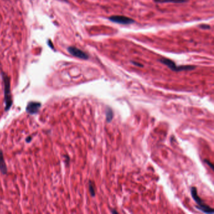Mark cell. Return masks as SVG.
Listing matches in <instances>:
<instances>
[{"label":"cell","instance_id":"6da1fadb","mask_svg":"<svg viewBox=\"0 0 214 214\" xmlns=\"http://www.w3.org/2000/svg\"><path fill=\"white\" fill-rule=\"evenodd\" d=\"M1 75L3 83H4V99L5 104V111H8L11 107H12L13 103L12 92H11L10 78L5 72H2Z\"/></svg>","mask_w":214,"mask_h":214},{"label":"cell","instance_id":"7a4b0ae2","mask_svg":"<svg viewBox=\"0 0 214 214\" xmlns=\"http://www.w3.org/2000/svg\"><path fill=\"white\" fill-rule=\"evenodd\" d=\"M191 197L193 198L194 201L197 204V206H196L195 207L199 210H200L202 212L205 213H209V214H212L214 213V210L212 208L210 207L209 206L206 205L204 204V201H203L201 198L199 197L197 194V188L195 187H191Z\"/></svg>","mask_w":214,"mask_h":214},{"label":"cell","instance_id":"3957f363","mask_svg":"<svg viewBox=\"0 0 214 214\" xmlns=\"http://www.w3.org/2000/svg\"><path fill=\"white\" fill-rule=\"evenodd\" d=\"M159 62L166 65L169 68L174 72H180L183 70H192L196 68L194 65H177L173 60L168 58L161 57L158 60Z\"/></svg>","mask_w":214,"mask_h":214},{"label":"cell","instance_id":"277c9868","mask_svg":"<svg viewBox=\"0 0 214 214\" xmlns=\"http://www.w3.org/2000/svg\"><path fill=\"white\" fill-rule=\"evenodd\" d=\"M108 19L111 21H112V22L120 25H128L135 23V20L133 19L122 15H113L110 16L109 18H108Z\"/></svg>","mask_w":214,"mask_h":214},{"label":"cell","instance_id":"5b68a950","mask_svg":"<svg viewBox=\"0 0 214 214\" xmlns=\"http://www.w3.org/2000/svg\"><path fill=\"white\" fill-rule=\"evenodd\" d=\"M67 50L70 55L78 59L82 60H88L89 59V55L88 53L75 46H69L67 49Z\"/></svg>","mask_w":214,"mask_h":214},{"label":"cell","instance_id":"8992f818","mask_svg":"<svg viewBox=\"0 0 214 214\" xmlns=\"http://www.w3.org/2000/svg\"><path fill=\"white\" fill-rule=\"evenodd\" d=\"M42 107V103L37 101H30L26 106V112L28 114L35 115L38 114Z\"/></svg>","mask_w":214,"mask_h":214},{"label":"cell","instance_id":"52a82bcc","mask_svg":"<svg viewBox=\"0 0 214 214\" xmlns=\"http://www.w3.org/2000/svg\"><path fill=\"white\" fill-rule=\"evenodd\" d=\"M0 172L3 175H6L8 172V169H7V166L3 156V152L1 150H0Z\"/></svg>","mask_w":214,"mask_h":214},{"label":"cell","instance_id":"ba28073f","mask_svg":"<svg viewBox=\"0 0 214 214\" xmlns=\"http://www.w3.org/2000/svg\"><path fill=\"white\" fill-rule=\"evenodd\" d=\"M189 0H154L157 3H184L188 2Z\"/></svg>","mask_w":214,"mask_h":214},{"label":"cell","instance_id":"9c48e42d","mask_svg":"<svg viewBox=\"0 0 214 214\" xmlns=\"http://www.w3.org/2000/svg\"><path fill=\"white\" fill-rule=\"evenodd\" d=\"M106 121L107 122H111L113 119V111L111 109V108L107 107L106 110Z\"/></svg>","mask_w":214,"mask_h":214},{"label":"cell","instance_id":"30bf717a","mask_svg":"<svg viewBox=\"0 0 214 214\" xmlns=\"http://www.w3.org/2000/svg\"><path fill=\"white\" fill-rule=\"evenodd\" d=\"M89 190L90 195H91L92 197H95V195H96L95 189H94V185L91 182H89Z\"/></svg>","mask_w":214,"mask_h":214},{"label":"cell","instance_id":"8fae6325","mask_svg":"<svg viewBox=\"0 0 214 214\" xmlns=\"http://www.w3.org/2000/svg\"><path fill=\"white\" fill-rule=\"evenodd\" d=\"M199 27L200 28L203 29V30H208V29L210 28V26L209 25H206V24H202L199 25Z\"/></svg>","mask_w":214,"mask_h":214},{"label":"cell","instance_id":"7c38bea8","mask_svg":"<svg viewBox=\"0 0 214 214\" xmlns=\"http://www.w3.org/2000/svg\"><path fill=\"white\" fill-rule=\"evenodd\" d=\"M31 140H32V136H28V137H26V139H25V141H26L27 143H30L31 141Z\"/></svg>","mask_w":214,"mask_h":214},{"label":"cell","instance_id":"4fadbf2b","mask_svg":"<svg viewBox=\"0 0 214 214\" xmlns=\"http://www.w3.org/2000/svg\"><path fill=\"white\" fill-rule=\"evenodd\" d=\"M131 63L133 65H136V66H137V67H143V65L142 64H139L138 62H131Z\"/></svg>","mask_w":214,"mask_h":214},{"label":"cell","instance_id":"5bb4252c","mask_svg":"<svg viewBox=\"0 0 214 214\" xmlns=\"http://www.w3.org/2000/svg\"><path fill=\"white\" fill-rule=\"evenodd\" d=\"M205 161L206 163H207L208 165H209V166H210V167H211V168H212V170H213V165L211 163H210V161H209L208 160H205Z\"/></svg>","mask_w":214,"mask_h":214},{"label":"cell","instance_id":"9a60e30c","mask_svg":"<svg viewBox=\"0 0 214 214\" xmlns=\"http://www.w3.org/2000/svg\"><path fill=\"white\" fill-rule=\"evenodd\" d=\"M48 45H49V46H50V47H51V48H52V49H54L53 43H52V42L51 41H50V40H49V42H48Z\"/></svg>","mask_w":214,"mask_h":214},{"label":"cell","instance_id":"2e32d148","mask_svg":"<svg viewBox=\"0 0 214 214\" xmlns=\"http://www.w3.org/2000/svg\"><path fill=\"white\" fill-rule=\"evenodd\" d=\"M111 212H112V213H118L117 211H116L115 210H111Z\"/></svg>","mask_w":214,"mask_h":214},{"label":"cell","instance_id":"e0dca14e","mask_svg":"<svg viewBox=\"0 0 214 214\" xmlns=\"http://www.w3.org/2000/svg\"><path fill=\"white\" fill-rule=\"evenodd\" d=\"M64 1H67V0H64Z\"/></svg>","mask_w":214,"mask_h":214}]
</instances>
